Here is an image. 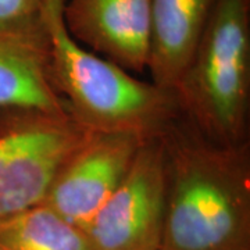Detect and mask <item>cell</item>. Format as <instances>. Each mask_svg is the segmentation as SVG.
Listing matches in <instances>:
<instances>
[{"label":"cell","mask_w":250,"mask_h":250,"mask_svg":"<svg viewBox=\"0 0 250 250\" xmlns=\"http://www.w3.org/2000/svg\"><path fill=\"white\" fill-rule=\"evenodd\" d=\"M0 108L70 114L54 82L45 21L27 29H0Z\"/></svg>","instance_id":"obj_8"},{"label":"cell","mask_w":250,"mask_h":250,"mask_svg":"<svg viewBox=\"0 0 250 250\" xmlns=\"http://www.w3.org/2000/svg\"><path fill=\"white\" fill-rule=\"evenodd\" d=\"M181 116L207 139L248 142L250 0H218L174 89Z\"/></svg>","instance_id":"obj_3"},{"label":"cell","mask_w":250,"mask_h":250,"mask_svg":"<svg viewBox=\"0 0 250 250\" xmlns=\"http://www.w3.org/2000/svg\"><path fill=\"white\" fill-rule=\"evenodd\" d=\"M86 132L71 114L0 108V220L42 203Z\"/></svg>","instance_id":"obj_4"},{"label":"cell","mask_w":250,"mask_h":250,"mask_svg":"<svg viewBox=\"0 0 250 250\" xmlns=\"http://www.w3.org/2000/svg\"><path fill=\"white\" fill-rule=\"evenodd\" d=\"M218 0H150L147 68L152 82L175 89Z\"/></svg>","instance_id":"obj_9"},{"label":"cell","mask_w":250,"mask_h":250,"mask_svg":"<svg viewBox=\"0 0 250 250\" xmlns=\"http://www.w3.org/2000/svg\"><path fill=\"white\" fill-rule=\"evenodd\" d=\"M0 250H90L82 229L38 205L0 220Z\"/></svg>","instance_id":"obj_10"},{"label":"cell","mask_w":250,"mask_h":250,"mask_svg":"<svg viewBox=\"0 0 250 250\" xmlns=\"http://www.w3.org/2000/svg\"><path fill=\"white\" fill-rule=\"evenodd\" d=\"M166 213L159 250H250V145H220L181 116L161 135Z\"/></svg>","instance_id":"obj_1"},{"label":"cell","mask_w":250,"mask_h":250,"mask_svg":"<svg viewBox=\"0 0 250 250\" xmlns=\"http://www.w3.org/2000/svg\"><path fill=\"white\" fill-rule=\"evenodd\" d=\"M62 22L80 45L126 71L147 68L150 0H64Z\"/></svg>","instance_id":"obj_7"},{"label":"cell","mask_w":250,"mask_h":250,"mask_svg":"<svg viewBox=\"0 0 250 250\" xmlns=\"http://www.w3.org/2000/svg\"><path fill=\"white\" fill-rule=\"evenodd\" d=\"M62 3L47 1L45 24L54 82L72 118L88 131L160 138L181 117L175 93L135 78L72 39L62 22Z\"/></svg>","instance_id":"obj_2"},{"label":"cell","mask_w":250,"mask_h":250,"mask_svg":"<svg viewBox=\"0 0 250 250\" xmlns=\"http://www.w3.org/2000/svg\"><path fill=\"white\" fill-rule=\"evenodd\" d=\"M166 213L161 138L139 147L121 184L83 228L90 250H159Z\"/></svg>","instance_id":"obj_5"},{"label":"cell","mask_w":250,"mask_h":250,"mask_svg":"<svg viewBox=\"0 0 250 250\" xmlns=\"http://www.w3.org/2000/svg\"><path fill=\"white\" fill-rule=\"evenodd\" d=\"M49 0H0V29H27L45 21Z\"/></svg>","instance_id":"obj_11"},{"label":"cell","mask_w":250,"mask_h":250,"mask_svg":"<svg viewBox=\"0 0 250 250\" xmlns=\"http://www.w3.org/2000/svg\"><path fill=\"white\" fill-rule=\"evenodd\" d=\"M145 142L136 135L88 131L41 205L82 229L121 184Z\"/></svg>","instance_id":"obj_6"}]
</instances>
